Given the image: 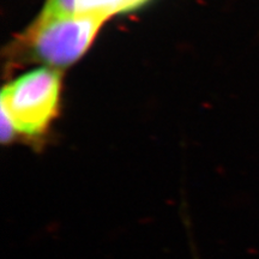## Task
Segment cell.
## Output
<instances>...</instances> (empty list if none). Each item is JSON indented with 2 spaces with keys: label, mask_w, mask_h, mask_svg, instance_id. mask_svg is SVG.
Wrapping results in <instances>:
<instances>
[{
  "label": "cell",
  "mask_w": 259,
  "mask_h": 259,
  "mask_svg": "<svg viewBox=\"0 0 259 259\" xmlns=\"http://www.w3.org/2000/svg\"><path fill=\"white\" fill-rule=\"evenodd\" d=\"M108 18L41 11L8 48V66L38 64L63 71L85 56Z\"/></svg>",
  "instance_id": "1"
},
{
  "label": "cell",
  "mask_w": 259,
  "mask_h": 259,
  "mask_svg": "<svg viewBox=\"0 0 259 259\" xmlns=\"http://www.w3.org/2000/svg\"><path fill=\"white\" fill-rule=\"evenodd\" d=\"M150 0H47L44 11L54 14H93L107 18L134 11Z\"/></svg>",
  "instance_id": "3"
},
{
  "label": "cell",
  "mask_w": 259,
  "mask_h": 259,
  "mask_svg": "<svg viewBox=\"0 0 259 259\" xmlns=\"http://www.w3.org/2000/svg\"><path fill=\"white\" fill-rule=\"evenodd\" d=\"M63 71L40 66L12 79L3 88L2 113L17 136L38 138L59 115Z\"/></svg>",
  "instance_id": "2"
}]
</instances>
